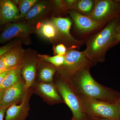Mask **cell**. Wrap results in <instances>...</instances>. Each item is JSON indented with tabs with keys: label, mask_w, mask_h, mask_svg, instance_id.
<instances>
[{
	"label": "cell",
	"mask_w": 120,
	"mask_h": 120,
	"mask_svg": "<svg viewBox=\"0 0 120 120\" xmlns=\"http://www.w3.org/2000/svg\"><path fill=\"white\" fill-rule=\"evenodd\" d=\"M91 66L83 68L70 78L68 82L80 98L116 103L119 100L120 93L100 84L90 73Z\"/></svg>",
	"instance_id": "1"
},
{
	"label": "cell",
	"mask_w": 120,
	"mask_h": 120,
	"mask_svg": "<svg viewBox=\"0 0 120 120\" xmlns=\"http://www.w3.org/2000/svg\"><path fill=\"white\" fill-rule=\"evenodd\" d=\"M120 22V15L95 33L86 42V48L83 51L92 66L105 61L107 51L112 47Z\"/></svg>",
	"instance_id": "2"
},
{
	"label": "cell",
	"mask_w": 120,
	"mask_h": 120,
	"mask_svg": "<svg viewBox=\"0 0 120 120\" xmlns=\"http://www.w3.org/2000/svg\"><path fill=\"white\" fill-rule=\"evenodd\" d=\"M56 87L62 100L71 110L73 117L76 120H86L88 115L69 82L60 77L56 82Z\"/></svg>",
	"instance_id": "3"
},
{
	"label": "cell",
	"mask_w": 120,
	"mask_h": 120,
	"mask_svg": "<svg viewBox=\"0 0 120 120\" xmlns=\"http://www.w3.org/2000/svg\"><path fill=\"white\" fill-rule=\"evenodd\" d=\"M88 66L92 67V64L84 51L70 49L65 56L64 64L57 68L60 77L68 81L77 72Z\"/></svg>",
	"instance_id": "4"
},
{
	"label": "cell",
	"mask_w": 120,
	"mask_h": 120,
	"mask_svg": "<svg viewBox=\"0 0 120 120\" xmlns=\"http://www.w3.org/2000/svg\"><path fill=\"white\" fill-rule=\"evenodd\" d=\"M79 98L83 109L88 116L119 120V108L116 102L111 103Z\"/></svg>",
	"instance_id": "5"
},
{
	"label": "cell",
	"mask_w": 120,
	"mask_h": 120,
	"mask_svg": "<svg viewBox=\"0 0 120 120\" xmlns=\"http://www.w3.org/2000/svg\"><path fill=\"white\" fill-rule=\"evenodd\" d=\"M120 15V0H95L92 12L88 16L95 21L106 25Z\"/></svg>",
	"instance_id": "6"
},
{
	"label": "cell",
	"mask_w": 120,
	"mask_h": 120,
	"mask_svg": "<svg viewBox=\"0 0 120 120\" xmlns=\"http://www.w3.org/2000/svg\"><path fill=\"white\" fill-rule=\"evenodd\" d=\"M74 27L77 32L83 36H86L100 30L106 25L95 21L89 16L74 11H68Z\"/></svg>",
	"instance_id": "7"
},
{
	"label": "cell",
	"mask_w": 120,
	"mask_h": 120,
	"mask_svg": "<svg viewBox=\"0 0 120 120\" xmlns=\"http://www.w3.org/2000/svg\"><path fill=\"white\" fill-rule=\"evenodd\" d=\"M51 21L57 30L58 37L61 38L68 43L70 49H75L83 45V41L77 40L71 34L70 30L73 22L71 19L68 17H54Z\"/></svg>",
	"instance_id": "8"
},
{
	"label": "cell",
	"mask_w": 120,
	"mask_h": 120,
	"mask_svg": "<svg viewBox=\"0 0 120 120\" xmlns=\"http://www.w3.org/2000/svg\"><path fill=\"white\" fill-rule=\"evenodd\" d=\"M26 91L24 84L21 80L5 90L0 101V109L9 106L22 101L25 97Z\"/></svg>",
	"instance_id": "9"
},
{
	"label": "cell",
	"mask_w": 120,
	"mask_h": 120,
	"mask_svg": "<svg viewBox=\"0 0 120 120\" xmlns=\"http://www.w3.org/2000/svg\"><path fill=\"white\" fill-rule=\"evenodd\" d=\"M30 30V26L24 24H9L0 34V44L16 37L26 36L29 34Z\"/></svg>",
	"instance_id": "10"
},
{
	"label": "cell",
	"mask_w": 120,
	"mask_h": 120,
	"mask_svg": "<svg viewBox=\"0 0 120 120\" xmlns=\"http://www.w3.org/2000/svg\"><path fill=\"white\" fill-rule=\"evenodd\" d=\"M19 11L13 2L8 0L0 1V22L4 24L18 19Z\"/></svg>",
	"instance_id": "11"
},
{
	"label": "cell",
	"mask_w": 120,
	"mask_h": 120,
	"mask_svg": "<svg viewBox=\"0 0 120 120\" xmlns=\"http://www.w3.org/2000/svg\"><path fill=\"white\" fill-rule=\"evenodd\" d=\"M27 105L26 95L20 105L13 104L7 109L5 120H25L28 112Z\"/></svg>",
	"instance_id": "12"
},
{
	"label": "cell",
	"mask_w": 120,
	"mask_h": 120,
	"mask_svg": "<svg viewBox=\"0 0 120 120\" xmlns=\"http://www.w3.org/2000/svg\"><path fill=\"white\" fill-rule=\"evenodd\" d=\"M22 52L21 49L13 48L1 56L5 65L8 68L17 67L21 59Z\"/></svg>",
	"instance_id": "13"
},
{
	"label": "cell",
	"mask_w": 120,
	"mask_h": 120,
	"mask_svg": "<svg viewBox=\"0 0 120 120\" xmlns=\"http://www.w3.org/2000/svg\"><path fill=\"white\" fill-rule=\"evenodd\" d=\"M39 88L43 94L52 101L60 102L63 101L56 88V86H54L52 84L42 83L39 84Z\"/></svg>",
	"instance_id": "14"
},
{
	"label": "cell",
	"mask_w": 120,
	"mask_h": 120,
	"mask_svg": "<svg viewBox=\"0 0 120 120\" xmlns=\"http://www.w3.org/2000/svg\"><path fill=\"white\" fill-rule=\"evenodd\" d=\"M20 70L19 67L10 70L0 86V90H5L20 80Z\"/></svg>",
	"instance_id": "15"
},
{
	"label": "cell",
	"mask_w": 120,
	"mask_h": 120,
	"mask_svg": "<svg viewBox=\"0 0 120 120\" xmlns=\"http://www.w3.org/2000/svg\"><path fill=\"white\" fill-rule=\"evenodd\" d=\"M38 32L42 37L49 39H53L58 37V32L52 22H45L40 25Z\"/></svg>",
	"instance_id": "16"
},
{
	"label": "cell",
	"mask_w": 120,
	"mask_h": 120,
	"mask_svg": "<svg viewBox=\"0 0 120 120\" xmlns=\"http://www.w3.org/2000/svg\"><path fill=\"white\" fill-rule=\"evenodd\" d=\"M22 74L25 80L24 87L26 91L32 86L35 79L36 67L34 64H28L26 65L23 69Z\"/></svg>",
	"instance_id": "17"
},
{
	"label": "cell",
	"mask_w": 120,
	"mask_h": 120,
	"mask_svg": "<svg viewBox=\"0 0 120 120\" xmlns=\"http://www.w3.org/2000/svg\"><path fill=\"white\" fill-rule=\"evenodd\" d=\"M95 0H76L73 10L88 16L92 12Z\"/></svg>",
	"instance_id": "18"
},
{
	"label": "cell",
	"mask_w": 120,
	"mask_h": 120,
	"mask_svg": "<svg viewBox=\"0 0 120 120\" xmlns=\"http://www.w3.org/2000/svg\"><path fill=\"white\" fill-rule=\"evenodd\" d=\"M47 7L43 2L36 3L27 13L25 17L26 19L31 20L42 14L46 10Z\"/></svg>",
	"instance_id": "19"
},
{
	"label": "cell",
	"mask_w": 120,
	"mask_h": 120,
	"mask_svg": "<svg viewBox=\"0 0 120 120\" xmlns=\"http://www.w3.org/2000/svg\"><path fill=\"white\" fill-rule=\"evenodd\" d=\"M56 72L57 68L55 66L45 67L42 68L40 72V79L45 82H52L54 75Z\"/></svg>",
	"instance_id": "20"
},
{
	"label": "cell",
	"mask_w": 120,
	"mask_h": 120,
	"mask_svg": "<svg viewBox=\"0 0 120 120\" xmlns=\"http://www.w3.org/2000/svg\"><path fill=\"white\" fill-rule=\"evenodd\" d=\"M37 2L36 0H24L20 1L19 4L20 14L18 19H21L26 16L27 13Z\"/></svg>",
	"instance_id": "21"
},
{
	"label": "cell",
	"mask_w": 120,
	"mask_h": 120,
	"mask_svg": "<svg viewBox=\"0 0 120 120\" xmlns=\"http://www.w3.org/2000/svg\"><path fill=\"white\" fill-rule=\"evenodd\" d=\"M41 58L46 62L52 64L57 68L63 65L64 62L65 56L56 55L53 56H41Z\"/></svg>",
	"instance_id": "22"
},
{
	"label": "cell",
	"mask_w": 120,
	"mask_h": 120,
	"mask_svg": "<svg viewBox=\"0 0 120 120\" xmlns=\"http://www.w3.org/2000/svg\"><path fill=\"white\" fill-rule=\"evenodd\" d=\"M54 50L56 55L62 56H65L68 50L65 45L62 43L56 45Z\"/></svg>",
	"instance_id": "23"
},
{
	"label": "cell",
	"mask_w": 120,
	"mask_h": 120,
	"mask_svg": "<svg viewBox=\"0 0 120 120\" xmlns=\"http://www.w3.org/2000/svg\"><path fill=\"white\" fill-rule=\"evenodd\" d=\"M15 45L14 42H9L0 47V57L9 50L14 48Z\"/></svg>",
	"instance_id": "24"
},
{
	"label": "cell",
	"mask_w": 120,
	"mask_h": 120,
	"mask_svg": "<svg viewBox=\"0 0 120 120\" xmlns=\"http://www.w3.org/2000/svg\"><path fill=\"white\" fill-rule=\"evenodd\" d=\"M64 1L65 7L68 11L73 10L76 0H66Z\"/></svg>",
	"instance_id": "25"
},
{
	"label": "cell",
	"mask_w": 120,
	"mask_h": 120,
	"mask_svg": "<svg viewBox=\"0 0 120 120\" xmlns=\"http://www.w3.org/2000/svg\"><path fill=\"white\" fill-rule=\"evenodd\" d=\"M120 42V22L118 24V27L116 31V37L112 44V47H113L116 45H117Z\"/></svg>",
	"instance_id": "26"
},
{
	"label": "cell",
	"mask_w": 120,
	"mask_h": 120,
	"mask_svg": "<svg viewBox=\"0 0 120 120\" xmlns=\"http://www.w3.org/2000/svg\"><path fill=\"white\" fill-rule=\"evenodd\" d=\"M17 67H18V66H17ZM17 67L12 68L9 69H8V70L3 72L2 73H0V86L1 83H2V82H3V81L4 80L5 78L6 77L9 71L11 70V69H12L16 68Z\"/></svg>",
	"instance_id": "27"
},
{
	"label": "cell",
	"mask_w": 120,
	"mask_h": 120,
	"mask_svg": "<svg viewBox=\"0 0 120 120\" xmlns=\"http://www.w3.org/2000/svg\"><path fill=\"white\" fill-rule=\"evenodd\" d=\"M9 69L7 68L5 65L1 57H0V71L7 70Z\"/></svg>",
	"instance_id": "28"
},
{
	"label": "cell",
	"mask_w": 120,
	"mask_h": 120,
	"mask_svg": "<svg viewBox=\"0 0 120 120\" xmlns=\"http://www.w3.org/2000/svg\"><path fill=\"white\" fill-rule=\"evenodd\" d=\"M86 120H112L107 118L96 117L88 116Z\"/></svg>",
	"instance_id": "29"
},
{
	"label": "cell",
	"mask_w": 120,
	"mask_h": 120,
	"mask_svg": "<svg viewBox=\"0 0 120 120\" xmlns=\"http://www.w3.org/2000/svg\"><path fill=\"white\" fill-rule=\"evenodd\" d=\"M8 108H4L0 109V120H4L5 114Z\"/></svg>",
	"instance_id": "30"
},
{
	"label": "cell",
	"mask_w": 120,
	"mask_h": 120,
	"mask_svg": "<svg viewBox=\"0 0 120 120\" xmlns=\"http://www.w3.org/2000/svg\"><path fill=\"white\" fill-rule=\"evenodd\" d=\"M5 90H0V101H1L2 97L4 96Z\"/></svg>",
	"instance_id": "31"
},
{
	"label": "cell",
	"mask_w": 120,
	"mask_h": 120,
	"mask_svg": "<svg viewBox=\"0 0 120 120\" xmlns=\"http://www.w3.org/2000/svg\"><path fill=\"white\" fill-rule=\"evenodd\" d=\"M118 105L119 110V120H120V97L119 100L116 102Z\"/></svg>",
	"instance_id": "32"
},
{
	"label": "cell",
	"mask_w": 120,
	"mask_h": 120,
	"mask_svg": "<svg viewBox=\"0 0 120 120\" xmlns=\"http://www.w3.org/2000/svg\"><path fill=\"white\" fill-rule=\"evenodd\" d=\"M10 69V68H9ZM8 69H7V70H4V71H0V73H2V72H3L4 71H6V70H8Z\"/></svg>",
	"instance_id": "33"
},
{
	"label": "cell",
	"mask_w": 120,
	"mask_h": 120,
	"mask_svg": "<svg viewBox=\"0 0 120 120\" xmlns=\"http://www.w3.org/2000/svg\"><path fill=\"white\" fill-rule=\"evenodd\" d=\"M71 120H75V118H74V117H72V119Z\"/></svg>",
	"instance_id": "34"
},
{
	"label": "cell",
	"mask_w": 120,
	"mask_h": 120,
	"mask_svg": "<svg viewBox=\"0 0 120 120\" xmlns=\"http://www.w3.org/2000/svg\"></svg>",
	"instance_id": "35"
}]
</instances>
